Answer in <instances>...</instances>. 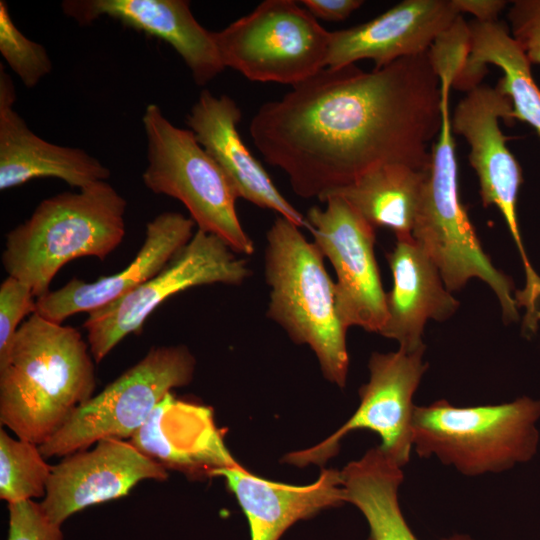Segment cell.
Masks as SVG:
<instances>
[{"instance_id":"cell-18","label":"cell","mask_w":540,"mask_h":540,"mask_svg":"<svg viewBox=\"0 0 540 540\" xmlns=\"http://www.w3.org/2000/svg\"><path fill=\"white\" fill-rule=\"evenodd\" d=\"M240 119L241 110L231 97L215 96L205 89L192 106L186 123L228 177L239 198L308 229L306 218L279 192L243 142L238 131Z\"/></svg>"},{"instance_id":"cell-14","label":"cell","mask_w":540,"mask_h":540,"mask_svg":"<svg viewBox=\"0 0 540 540\" xmlns=\"http://www.w3.org/2000/svg\"><path fill=\"white\" fill-rule=\"evenodd\" d=\"M168 470L129 440L108 438L52 465L41 505L56 524L96 504L126 496L143 480L164 481Z\"/></svg>"},{"instance_id":"cell-31","label":"cell","mask_w":540,"mask_h":540,"mask_svg":"<svg viewBox=\"0 0 540 540\" xmlns=\"http://www.w3.org/2000/svg\"><path fill=\"white\" fill-rule=\"evenodd\" d=\"M313 17L340 22L363 5L362 0H302L299 2Z\"/></svg>"},{"instance_id":"cell-21","label":"cell","mask_w":540,"mask_h":540,"mask_svg":"<svg viewBox=\"0 0 540 540\" xmlns=\"http://www.w3.org/2000/svg\"><path fill=\"white\" fill-rule=\"evenodd\" d=\"M393 287L386 293L387 319L380 335L396 340L407 352L425 350L428 320L449 319L459 307L438 267L412 236L396 240L387 255Z\"/></svg>"},{"instance_id":"cell-20","label":"cell","mask_w":540,"mask_h":540,"mask_svg":"<svg viewBox=\"0 0 540 540\" xmlns=\"http://www.w3.org/2000/svg\"><path fill=\"white\" fill-rule=\"evenodd\" d=\"M129 441L166 470L190 477H211L213 471L237 463L215 426L212 409L179 400L172 392Z\"/></svg>"},{"instance_id":"cell-22","label":"cell","mask_w":540,"mask_h":540,"mask_svg":"<svg viewBox=\"0 0 540 540\" xmlns=\"http://www.w3.org/2000/svg\"><path fill=\"white\" fill-rule=\"evenodd\" d=\"M224 477L249 524L251 540H279L299 520L345 503L341 473L324 469L316 481L296 486L258 477L238 463L211 473Z\"/></svg>"},{"instance_id":"cell-3","label":"cell","mask_w":540,"mask_h":540,"mask_svg":"<svg viewBox=\"0 0 540 540\" xmlns=\"http://www.w3.org/2000/svg\"><path fill=\"white\" fill-rule=\"evenodd\" d=\"M126 207L107 181L44 199L7 233L1 257L6 273L27 284L36 299L46 295L66 263L85 256L105 260L118 247Z\"/></svg>"},{"instance_id":"cell-30","label":"cell","mask_w":540,"mask_h":540,"mask_svg":"<svg viewBox=\"0 0 540 540\" xmlns=\"http://www.w3.org/2000/svg\"><path fill=\"white\" fill-rule=\"evenodd\" d=\"M512 37L531 64L540 65V0H514L507 13Z\"/></svg>"},{"instance_id":"cell-16","label":"cell","mask_w":540,"mask_h":540,"mask_svg":"<svg viewBox=\"0 0 540 540\" xmlns=\"http://www.w3.org/2000/svg\"><path fill=\"white\" fill-rule=\"evenodd\" d=\"M61 8L81 25L105 16L165 41L180 55L199 86L225 69L215 32L196 20L186 0H65Z\"/></svg>"},{"instance_id":"cell-27","label":"cell","mask_w":540,"mask_h":540,"mask_svg":"<svg viewBox=\"0 0 540 540\" xmlns=\"http://www.w3.org/2000/svg\"><path fill=\"white\" fill-rule=\"evenodd\" d=\"M0 53L28 88L36 86L52 70L45 47L18 29L4 0L0 1Z\"/></svg>"},{"instance_id":"cell-24","label":"cell","mask_w":540,"mask_h":540,"mask_svg":"<svg viewBox=\"0 0 540 540\" xmlns=\"http://www.w3.org/2000/svg\"><path fill=\"white\" fill-rule=\"evenodd\" d=\"M428 171L382 165L328 195L343 197L374 228L385 227L396 239L406 238L412 236Z\"/></svg>"},{"instance_id":"cell-23","label":"cell","mask_w":540,"mask_h":540,"mask_svg":"<svg viewBox=\"0 0 540 540\" xmlns=\"http://www.w3.org/2000/svg\"><path fill=\"white\" fill-rule=\"evenodd\" d=\"M470 52L466 64L452 88L470 91L487 73V65L501 69L496 85L509 96L514 120L530 125L540 139V88L533 79L531 63L512 37L508 24L472 20L468 23Z\"/></svg>"},{"instance_id":"cell-25","label":"cell","mask_w":540,"mask_h":540,"mask_svg":"<svg viewBox=\"0 0 540 540\" xmlns=\"http://www.w3.org/2000/svg\"><path fill=\"white\" fill-rule=\"evenodd\" d=\"M340 473L345 501L356 506L369 525L368 540H417L399 505L402 467L379 446L349 462Z\"/></svg>"},{"instance_id":"cell-2","label":"cell","mask_w":540,"mask_h":540,"mask_svg":"<svg viewBox=\"0 0 540 540\" xmlns=\"http://www.w3.org/2000/svg\"><path fill=\"white\" fill-rule=\"evenodd\" d=\"M93 361L76 328L31 314L0 366L1 426L19 439L46 443L94 396Z\"/></svg>"},{"instance_id":"cell-7","label":"cell","mask_w":540,"mask_h":540,"mask_svg":"<svg viewBox=\"0 0 540 540\" xmlns=\"http://www.w3.org/2000/svg\"><path fill=\"white\" fill-rule=\"evenodd\" d=\"M147 140L145 186L179 200L197 229L221 238L237 254L251 255L255 245L240 223L238 194L190 129L172 124L154 103L142 117Z\"/></svg>"},{"instance_id":"cell-12","label":"cell","mask_w":540,"mask_h":540,"mask_svg":"<svg viewBox=\"0 0 540 540\" xmlns=\"http://www.w3.org/2000/svg\"><path fill=\"white\" fill-rule=\"evenodd\" d=\"M324 209L306 215L313 243L333 266L336 306L346 328L358 326L380 333L386 319V292L375 257V229L349 202L328 195Z\"/></svg>"},{"instance_id":"cell-10","label":"cell","mask_w":540,"mask_h":540,"mask_svg":"<svg viewBox=\"0 0 540 540\" xmlns=\"http://www.w3.org/2000/svg\"><path fill=\"white\" fill-rule=\"evenodd\" d=\"M251 275L245 259L221 238L197 229L187 245L154 277L118 300L88 313L83 327L94 362L102 361L166 299L212 284L241 285Z\"/></svg>"},{"instance_id":"cell-5","label":"cell","mask_w":540,"mask_h":540,"mask_svg":"<svg viewBox=\"0 0 540 540\" xmlns=\"http://www.w3.org/2000/svg\"><path fill=\"white\" fill-rule=\"evenodd\" d=\"M442 122L432 148L431 164L424 186L412 237L431 257L446 288H463L472 278L485 282L497 296L505 322L519 320L512 279L498 270L481 242L460 200L458 164L451 128L449 91L451 83L440 80Z\"/></svg>"},{"instance_id":"cell-11","label":"cell","mask_w":540,"mask_h":540,"mask_svg":"<svg viewBox=\"0 0 540 540\" xmlns=\"http://www.w3.org/2000/svg\"><path fill=\"white\" fill-rule=\"evenodd\" d=\"M425 350L372 353L369 381L359 389L360 404L351 418L319 444L284 456L283 461L303 467L323 465L339 450L342 438L365 429L378 434L379 448L400 467L408 464L413 449V396L428 369Z\"/></svg>"},{"instance_id":"cell-6","label":"cell","mask_w":540,"mask_h":540,"mask_svg":"<svg viewBox=\"0 0 540 540\" xmlns=\"http://www.w3.org/2000/svg\"><path fill=\"white\" fill-rule=\"evenodd\" d=\"M539 419L540 400L527 396L469 407L438 400L415 407L413 449L466 476L500 473L535 456Z\"/></svg>"},{"instance_id":"cell-33","label":"cell","mask_w":540,"mask_h":540,"mask_svg":"<svg viewBox=\"0 0 540 540\" xmlns=\"http://www.w3.org/2000/svg\"><path fill=\"white\" fill-rule=\"evenodd\" d=\"M442 540H472V539L466 535H453L449 538H444Z\"/></svg>"},{"instance_id":"cell-8","label":"cell","mask_w":540,"mask_h":540,"mask_svg":"<svg viewBox=\"0 0 540 540\" xmlns=\"http://www.w3.org/2000/svg\"><path fill=\"white\" fill-rule=\"evenodd\" d=\"M196 360L184 345L152 347L100 393L80 405L64 426L40 446L45 458L65 457L108 438L131 439L157 405L188 385Z\"/></svg>"},{"instance_id":"cell-17","label":"cell","mask_w":540,"mask_h":540,"mask_svg":"<svg viewBox=\"0 0 540 540\" xmlns=\"http://www.w3.org/2000/svg\"><path fill=\"white\" fill-rule=\"evenodd\" d=\"M195 226L191 217L162 212L146 225L145 240L122 271L93 282L72 278L63 287L36 299L35 313L61 324L80 312L90 313L133 291L156 274L187 245Z\"/></svg>"},{"instance_id":"cell-19","label":"cell","mask_w":540,"mask_h":540,"mask_svg":"<svg viewBox=\"0 0 540 540\" xmlns=\"http://www.w3.org/2000/svg\"><path fill=\"white\" fill-rule=\"evenodd\" d=\"M15 87L0 65V190L35 178L53 177L79 190L107 181L110 170L81 148L50 143L35 134L15 111Z\"/></svg>"},{"instance_id":"cell-9","label":"cell","mask_w":540,"mask_h":540,"mask_svg":"<svg viewBox=\"0 0 540 540\" xmlns=\"http://www.w3.org/2000/svg\"><path fill=\"white\" fill-rule=\"evenodd\" d=\"M330 33L298 2L265 0L215 41L225 68L293 87L326 67Z\"/></svg>"},{"instance_id":"cell-29","label":"cell","mask_w":540,"mask_h":540,"mask_svg":"<svg viewBox=\"0 0 540 540\" xmlns=\"http://www.w3.org/2000/svg\"><path fill=\"white\" fill-rule=\"evenodd\" d=\"M7 540H63L61 525L53 522L41 503L26 500L8 504Z\"/></svg>"},{"instance_id":"cell-15","label":"cell","mask_w":540,"mask_h":540,"mask_svg":"<svg viewBox=\"0 0 540 540\" xmlns=\"http://www.w3.org/2000/svg\"><path fill=\"white\" fill-rule=\"evenodd\" d=\"M453 0H404L363 24L330 33L326 67L371 60L380 69L425 53L460 16Z\"/></svg>"},{"instance_id":"cell-28","label":"cell","mask_w":540,"mask_h":540,"mask_svg":"<svg viewBox=\"0 0 540 540\" xmlns=\"http://www.w3.org/2000/svg\"><path fill=\"white\" fill-rule=\"evenodd\" d=\"M32 289L21 280L8 276L0 285V366L4 365L13 340L26 316L36 311Z\"/></svg>"},{"instance_id":"cell-32","label":"cell","mask_w":540,"mask_h":540,"mask_svg":"<svg viewBox=\"0 0 540 540\" xmlns=\"http://www.w3.org/2000/svg\"><path fill=\"white\" fill-rule=\"evenodd\" d=\"M459 13L473 15L474 20L492 22L498 20L501 11L506 7L503 0H453Z\"/></svg>"},{"instance_id":"cell-1","label":"cell","mask_w":540,"mask_h":540,"mask_svg":"<svg viewBox=\"0 0 540 540\" xmlns=\"http://www.w3.org/2000/svg\"><path fill=\"white\" fill-rule=\"evenodd\" d=\"M440 80L428 51L365 72L325 67L253 116L264 160L302 198H318L387 164L428 170L442 122Z\"/></svg>"},{"instance_id":"cell-26","label":"cell","mask_w":540,"mask_h":540,"mask_svg":"<svg viewBox=\"0 0 540 540\" xmlns=\"http://www.w3.org/2000/svg\"><path fill=\"white\" fill-rule=\"evenodd\" d=\"M40 446L0 429V498L8 504L44 497L51 475Z\"/></svg>"},{"instance_id":"cell-13","label":"cell","mask_w":540,"mask_h":540,"mask_svg":"<svg viewBox=\"0 0 540 540\" xmlns=\"http://www.w3.org/2000/svg\"><path fill=\"white\" fill-rule=\"evenodd\" d=\"M501 119L507 125L514 123L511 99L497 86L480 84L458 102L451 116V128L469 145V163L478 177L483 206H495L500 211L524 269H530L517 217L523 173L506 145L509 138L500 128Z\"/></svg>"},{"instance_id":"cell-4","label":"cell","mask_w":540,"mask_h":540,"mask_svg":"<svg viewBox=\"0 0 540 540\" xmlns=\"http://www.w3.org/2000/svg\"><path fill=\"white\" fill-rule=\"evenodd\" d=\"M265 278L270 287L267 317L298 344L315 353L323 375L346 384L347 329L336 306L335 282L324 256L288 219L277 216L266 235Z\"/></svg>"}]
</instances>
